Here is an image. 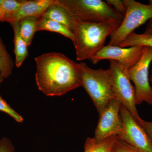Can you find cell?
<instances>
[{
	"label": "cell",
	"instance_id": "6da1fadb",
	"mask_svg": "<svg viewBox=\"0 0 152 152\" xmlns=\"http://www.w3.org/2000/svg\"><path fill=\"white\" fill-rule=\"evenodd\" d=\"M35 81L48 96H59L82 87L78 63L59 53L43 54L34 58Z\"/></svg>",
	"mask_w": 152,
	"mask_h": 152
},
{
	"label": "cell",
	"instance_id": "7a4b0ae2",
	"mask_svg": "<svg viewBox=\"0 0 152 152\" xmlns=\"http://www.w3.org/2000/svg\"><path fill=\"white\" fill-rule=\"evenodd\" d=\"M120 24L113 22L77 23L73 43L78 61L91 60L104 46L107 38Z\"/></svg>",
	"mask_w": 152,
	"mask_h": 152
},
{
	"label": "cell",
	"instance_id": "3957f363",
	"mask_svg": "<svg viewBox=\"0 0 152 152\" xmlns=\"http://www.w3.org/2000/svg\"><path fill=\"white\" fill-rule=\"evenodd\" d=\"M69 11L76 23L113 22L121 25L124 16L102 0H57Z\"/></svg>",
	"mask_w": 152,
	"mask_h": 152
},
{
	"label": "cell",
	"instance_id": "277c9868",
	"mask_svg": "<svg viewBox=\"0 0 152 152\" xmlns=\"http://www.w3.org/2000/svg\"><path fill=\"white\" fill-rule=\"evenodd\" d=\"M82 87L89 96L100 115L115 98L110 69H92L84 63H78Z\"/></svg>",
	"mask_w": 152,
	"mask_h": 152
},
{
	"label": "cell",
	"instance_id": "5b68a950",
	"mask_svg": "<svg viewBox=\"0 0 152 152\" xmlns=\"http://www.w3.org/2000/svg\"><path fill=\"white\" fill-rule=\"evenodd\" d=\"M126 12L121 23L110 36L108 45L118 46L137 28L152 19V0L142 4L134 0H125Z\"/></svg>",
	"mask_w": 152,
	"mask_h": 152
},
{
	"label": "cell",
	"instance_id": "8992f818",
	"mask_svg": "<svg viewBox=\"0 0 152 152\" xmlns=\"http://www.w3.org/2000/svg\"><path fill=\"white\" fill-rule=\"evenodd\" d=\"M152 61V48L145 47L140 59L127 70L129 78L134 85L136 105L145 102L152 105V88L149 80V68Z\"/></svg>",
	"mask_w": 152,
	"mask_h": 152
},
{
	"label": "cell",
	"instance_id": "52a82bcc",
	"mask_svg": "<svg viewBox=\"0 0 152 152\" xmlns=\"http://www.w3.org/2000/svg\"><path fill=\"white\" fill-rule=\"evenodd\" d=\"M110 62L109 69L115 97L139 124L142 119L136 107L134 88L131 83L127 71L115 61L111 60Z\"/></svg>",
	"mask_w": 152,
	"mask_h": 152
},
{
	"label": "cell",
	"instance_id": "ba28073f",
	"mask_svg": "<svg viewBox=\"0 0 152 152\" xmlns=\"http://www.w3.org/2000/svg\"><path fill=\"white\" fill-rule=\"evenodd\" d=\"M121 104L117 99L112 100L100 115L94 138L100 141L110 137H119L124 126L121 114Z\"/></svg>",
	"mask_w": 152,
	"mask_h": 152
},
{
	"label": "cell",
	"instance_id": "9c48e42d",
	"mask_svg": "<svg viewBox=\"0 0 152 152\" xmlns=\"http://www.w3.org/2000/svg\"><path fill=\"white\" fill-rule=\"evenodd\" d=\"M121 114L124 123L122 134L117 137L140 152H152V144L145 131L139 125L130 113L121 105Z\"/></svg>",
	"mask_w": 152,
	"mask_h": 152
},
{
	"label": "cell",
	"instance_id": "30bf717a",
	"mask_svg": "<svg viewBox=\"0 0 152 152\" xmlns=\"http://www.w3.org/2000/svg\"><path fill=\"white\" fill-rule=\"evenodd\" d=\"M145 48L141 46L123 48L108 45L98 52L90 61L94 64L104 60L115 61L127 71L138 61Z\"/></svg>",
	"mask_w": 152,
	"mask_h": 152
},
{
	"label": "cell",
	"instance_id": "8fae6325",
	"mask_svg": "<svg viewBox=\"0 0 152 152\" xmlns=\"http://www.w3.org/2000/svg\"><path fill=\"white\" fill-rule=\"evenodd\" d=\"M56 2V0H23L18 10L9 16L6 22L10 24L28 17L40 18L47 9Z\"/></svg>",
	"mask_w": 152,
	"mask_h": 152
},
{
	"label": "cell",
	"instance_id": "7c38bea8",
	"mask_svg": "<svg viewBox=\"0 0 152 152\" xmlns=\"http://www.w3.org/2000/svg\"><path fill=\"white\" fill-rule=\"evenodd\" d=\"M42 17L62 24L69 28L73 33L77 23L69 11L58 4L57 0L56 3L47 9Z\"/></svg>",
	"mask_w": 152,
	"mask_h": 152
},
{
	"label": "cell",
	"instance_id": "4fadbf2b",
	"mask_svg": "<svg viewBox=\"0 0 152 152\" xmlns=\"http://www.w3.org/2000/svg\"><path fill=\"white\" fill-rule=\"evenodd\" d=\"M10 24L13 28L14 33V52L15 56V64L17 67L20 68L28 55V46L20 34L19 22H13Z\"/></svg>",
	"mask_w": 152,
	"mask_h": 152
},
{
	"label": "cell",
	"instance_id": "5bb4252c",
	"mask_svg": "<svg viewBox=\"0 0 152 152\" xmlns=\"http://www.w3.org/2000/svg\"><path fill=\"white\" fill-rule=\"evenodd\" d=\"M48 31L58 33L74 42L75 36L69 28L62 24L53 20L41 17L38 21L37 31Z\"/></svg>",
	"mask_w": 152,
	"mask_h": 152
},
{
	"label": "cell",
	"instance_id": "9a60e30c",
	"mask_svg": "<svg viewBox=\"0 0 152 152\" xmlns=\"http://www.w3.org/2000/svg\"><path fill=\"white\" fill-rule=\"evenodd\" d=\"M40 18L36 17H28L23 18L19 21L20 34L28 47L31 45Z\"/></svg>",
	"mask_w": 152,
	"mask_h": 152
},
{
	"label": "cell",
	"instance_id": "2e32d148",
	"mask_svg": "<svg viewBox=\"0 0 152 152\" xmlns=\"http://www.w3.org/2000/svg\"><path fill=\"white\" fill-rule=\"evenodd\" d=\"M117 138L116 136L100 141L94 137H88L85 142L83 152H112V148Z\"/></svg>",
	"mask_w": 152,
	"mask_h": 152
},
{
	"label": "cell",
	"instance_id": "e0dca14e",
	"mask_svg": "<svg viewBox=\"0 0 152 152\" xmlns=\"http://www.w3.org/2000/svg\"><path fill=\"white\" fill-rule=\"evenodd\" d=\"M119 47L123 48L134 46L150 47L152 48V34L132 33L123 41Z\"/></svg>",
	"mask_w": 152,
	"mask_h": 152
},
{
	"label": "cell",
	"instance_id": "ac0fdd59",
	"mask_svg": "<svg viewBox=\"0 0 152 152\" xmlns=\"http://www.w3.org/2000/svg\"><path fill=\"white\" fill-rule=\"evenodd\" d=\"M14 63L0 37V75L7 78L12 73Z\"/></svg>",
	"mask_w": 152,
	"mask_h": 152
},
{
	"label": "cell",
	"instance_id": "d6986e66",
	"mask_svg": "<svg viewBox=\"0 0 152 152\" xmlns=\"http://www.w3.org/2000/svg\"><path fill=\"white\" fill-rule=\"evenodd\" d=\"M0 111L4 112L10 116L18 123H22L23 121V118L17 112L13 110L0 96Z\"/></svg>",
	"mask_w": 152,
	"mask_h": 152
},
{
	"label": "cell",
	"instance_id": "ffe728a7",
	"mask_svg": "<svg viewBox=\"0 0 152 152\" xmlns=\"http://www.w3.org/2000/svg\"><path fill=\"white\" fill-rule=\"evenodd\" d=\"M112 152H140L130 145L117 138L112 148Z\"/></svg>",
	"mask_w": 152,
	"mask_h": 152
},
{
	"label": "cell",
	"instance_id": "44dd1931",
	"mask_svg": "<svg viewBox=\"0 0 152 152\" xmlns=\"http://www.w3.org/2000/svg\"><path fill=\"white\" fill-rule=\"evenodd\" d=\"M21 2L22 1L17 0H4L1 8L8 14V18L9 16L18 10L21 4Z\"/></svg>",
	"mask_w": 152,
	"mask_h": 152
},
{
	"label": "cell",
	"instance_id": "7402d4cb",
	"mask_svg": "<svg viewBox=\"0 0 152 152\" xmlns=\"http://www.w3.org/2000/svg\"><path fill=\"white\" fill-rule=\"evenodd\" d=\"M106 2L112 6L117 12L122 15L124 17L126 12V3L124 1L121 0H107Z\"/></svg>",
	"mask_w": 152,
	"mask_h": 152
},
{
	"label": "cell",
	"instance_id": "603a6c76",
	"mask_svg": "<svg viewBox=\"0 0 152 152\" xmlns=\"http://www.w3.org/2000/svg\"><path fill=\"white\" fill-rule=\"evenodd\" d=\"M13 144L10 139L3 137L0 140V152H15Z\"/></svg>",
	"mask_w": 152,
	"mask_h": 152
},
{
	"label": "cell",
	"instance_id": "cb8c5ba5",
	"mask_svg": "<svg viewBox=\"0 0 152 152\" xmlns=\"http://www.w3.org/2000/svg\"><path fill=\"white\" fill-rule=\"evenodd\" d=\"M138 124L140 125L146 132L152 144V121H147L142 119Z\"/></svg>",
	"mask_w": 152,
	"mask_h": 152
},
{
	"label": "cell",
	"instance_id": "d4e9b609",
	"mask_svg": "<svg viewBox=\"0 0 152 152\" xmlns=\"http://www.w3.org/2000/svg\"><path fill=\"white\" fill-rule=\"evenodd\" d=\"M8 16V14L1 7L0 8V21L6 22V20Z\"/></svg>",
	"mask_w": 152,
	"mask_h": 152
},
{
	"label": "cell",
	"instance_id": "484cf974",
	"mask_svg": "<svg viewBox=\"0 0 152 152\" xmlns=\"http://www.w3.org/2000/svg\"><path fill=\"white\" fill-rule=\"evenodd\" d=\"M144 33L149 34H152V19L149 20Z\"/></svg>",
	"mask_w": 152,
	"mask_h": 152
},
{
	"label": "cell",
	"instance_id": "4316f807",
	"mask_svg": "<svg viewBox=\"0 0 152 152\" xmlns=\"http://www.w3.org/2000/svg\"><path fill=\"white\" fill-rule=\"evenodd\" d=\"M151 75H150V77H149V80L150 82L151 83L152 86H151L152 88V61L151 63Z\"/></svg>",
	"mask_w": 152,
	"mask_h": 152
},
{
	"label": "cell",
	"instance_id": "83f0119b",
	"mask_svg": "<svg viewBox=\"0 0 152 152\" xmlns=\"http://www.w3.org/2000/svg\"><path fill=\"white\" fill-rule=\"evenodd\" d=\"M4 78H3V77H2L1 75H0V85H1V83L2 82L3 80H4Z\"/></svg>",
	"mask_w": 152,
	"mask_h": 152
},
{
	"label": "cell",
	"instance_id": "f1b7e54d",
	"mask_svg": "<svg viewBox=\"0 0 152 152\" xmlns=\"http://www.w3.org/2000/svg\"><path fill=\"white\" fill-rule=\"evenodd\" d=\"M4 0H0V8H1L3 2H4Z\"/></svg>",
	"mask_w": 152,
	"mask_h": 152
}]
</instances>
